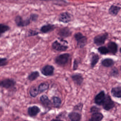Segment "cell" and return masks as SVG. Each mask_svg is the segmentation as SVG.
<instances>
[{"mask_svg": "<svg viewBox=\"0 0 121 121\" xmlns=\"http://www.w3.org/2000/svg\"><path fill=\"white\" fill-rule=\"evenodd\" d=\"M74 37L77 41V46L80 49L84 48L87 45V38L86 36L80 32L76 33L74 35Z\"/></svg>", "mask_w": 121, "mask_h": 121, "instance_id": "obj_1", "label": "cell"}, {"mask_svg": "<svg viewBox=\"0 0 121 121\" xmlns=\"http://www.w3.org/2000/svg\"><path fill=\"white\" fill-rule=\"evenodd\" d=\"M70 56V54L68 53L60 54L55 58L54 60L55 63L59 66H65L68 63Z\"/></svg>", "mask_w": 121, "mask_h": 121, "instance_id": "obj_2", "label": "cell"}, {"mask_svg": "<svg viewBox=\"0 0 121 121\" xmlns=\"http://www.w3.org/2000/svg\"><path fill=\"white\" fill-rule=\"evenodd\" d=\"M109 36V33L107 32L97 35L93 40L94 44L97 46H102L108 38Z\"/></svg>", "mask_w": 121, "mask_h": 121, "instance_id": "obj_3", "label": "cell"}, {"mask_svg": "<svg viewBox=\"0 0 121 121\" xmlns=\"http://www.w3.org/2000/svg\"><path fill=\"white\" fill-rule=\"evenodd\" d=\"M102 106L104 110L108 111L113 109L115 107L116 104L111 97L108 94H107L106 95L105 100Z\"/></svg>", "mask_w": 121, "mask_h": 121, "instance_id": "obj_4", "label": "cell"}, {"mask_svg": "<svg viewBox=\"0 0 121 121\" xmlns=\"http://www.w3.org/2000/svg\"><path fill=\"white\" fill-rule=\"evenodd\" d=\"M74 19V16L70 13L65 11L61 13L59 16L58 20L64 23H67L71 22Z\"/></svg>", "mask_w": 121, "mask_h": 121, "instance_id": "obj_5", "label": "cell"}, {"mask_svg": "<svg viewBox=\"0 0 121 121\" xmlns=\"http://www.w3.org/2000/svg\"><path fill=\"white\" fill-rule=\"evenodd\" d=\"M14 21L17 27H25L29 25L31 21L30 18L24 19L22 16L20 15H17L15 18Z\"/></svg>", "mask_w": 121, "mask_h": 121, "instance_id": "obj_6", "label": "cell"}, {"mask_svg": "<svg viewBox=\"0 0 121 121\" xmlns=\"http://www.w3.org/2000/svg\"><path fill=\"white\" fill-rule=\"evenodd\" d=\"M16 82L13 79H5L0 81V86L6 89H10L15 86Z\"/></svg>", "mask_w": 121, "mask_h": 121, "instance_id": "obj_7", "label": "cell"}, {"mask_svg": "<svg viewBox=\"0 0 121 121\" xmlns=\"http://www.w3.org/2000/svg\"><path fill=\"white\" fill-rule=\"evenodd\" d=\"M54 67L51 65H46L42 67L41 69L42 74L46 76H49L53 75L55 71Z\"/></svg>", "mask_w": 121, "mask_h": 121, "instance_id": "obj_8", "label": "cell"}, {"mask_svg": "<svg viewBox=\"0 0 121 121\" xmlns=\"http://www.w3.org/2000/svg\"><path fill=\"white\" fill-rule=\"evenodd\" d=\"M52 49L55 51L59 52H65L68 49V47L60 43L57 40H55L52 44Z\"/></svg>", "mask_w": 121, "mask_h": 121, "instance_id": "obj_9", "label": "cell"}, {"mask_svg": "<svg viewBox=\"0 0 121 121\" xmlns=\"http://www.w3.org/2000/svg\"><path fill=\"white\" fill-rule=\"evenodd\" d=\"M106 95L104 91L102 90L100 91L95 97L94 102L95 103L99 106H102L105 100Z\"/></svg>", "mask_w": 121, "mask_h": 121, "instance_id": "obj_10", "label": "cell"}, {"mask_svg": "<svg viewBox=\"0 0 121 121\" xmlns=\"http://www.w3.org/2000/svg\"><path fill=\"white\" fill-rule=\"evenodd\" d=\"M107 48L108 49L110 54L116 55L118 51V45L114 41H110L107 44Z\"/></svg>", "mask_w": 121, "mask_h": 121, "instance_id": "obj_11", "label": "cell"}, {"mask_svg": "<svg viewBox=\"0 0 121 121\" xmlns=\"http://www.w3.org/2000/svg\"><path fill=\"white\" fill-rule=\"evenodd\" d=\"M72 32L68 27H64L60 28L58 33V35L61 39L66 38L72 35Z\"/></svg>", "mask_w": 121, "mask_h": 121, "instance_id": "obj_12", "label": "cell"}, {"mask_svg": "<svg viewBox=\"0 0 121 121\" xmlns=\"http://www.w3.org/2000/svg\"><path fill=\"white\" fill-rule=\"evenodd\" d=\"M55 28V25L49 23L42 26L40 28V31L42 33H48L54 30Z\"/></svg>", "mask_w": 121, "mask_h": 121, "instance_id": "obj_13", "label": "cell"}, {"mask_svg": "<svg viewBox=\"0 0 121 121\" xmlns=\"http://www.w3.org/2000/svg\"><path fill=\"white\" fill-rule=\"evenodd\" d=\"M121 10V6L112 4L109 8L108 13L111 15L116 16L118 15Z\"/></svg>", "mask_w": 121, "mask_h": 121, "instance_id": "obj_14", "label": "cell"}, {"mask_svg": "<svg viewBox=\"0 0 121 121\" xmlns=\"http://www.w3.org/2000/svg\"><path fill=\"white\" fill-rule=\"evenodd\" d=\"M71 78L74 82L79 86L81 85L84 81V78L80 74L77 73L72 75Z\"/></svg>", "mask_w": 121, "mask_h": 121, "instance_id": "obj_15", "label": "cell"}, {"mask_svg": "<svg viewBox=\"0 0 121 121\" xmlns=\"http://www.w3.org/2000/svg\"><path fill=\"white\" fill-rule=\"evenodd\" d=\"M113 59L110 58H106L103 59L101 61V64L105 67L109 68L112 67L115 64Z\"/></svg>", "mask_w": 121, "mask_h": 121, "instance_id": "obj_16", "label": "cell"}, {"mask_svg": "<svg viewBox=\"0 0 121 121\" xmlns=\"http://www.w3.org/2000/svg\"><path fill=\"white\" fill-rule=\"evenodd\" d=\"M100 57L99 55L96 53H94L92 54L90 58V67L92 69L94 68L97 64L99 61Z\"/></svg>", "mask_w": 121, "mask_h": 121, "instance_id": "obj_17", "label": "cell"}, {"mask_svg": "<svg viewBox=\"0 0 121 121\" xmlns=\"http://www.w3.org/2000/svg\"><path fill=\"white\" fill-rule=\"evenodd\" d=\"M40 111V110L39 108L38 107L35 106L30 107L28 109V115L31 117H33L37 116Z\"/></svg>", "mask_w": 121, "mask_h": 121, "instance_id": "obj_18", "label": "cell"}, {"mask_svg": "<svg viewBox=\"0 0 121 121\" xmlns=\"http://www.w3.org/2000/svg\"><path fill=\"white\" fill-rule=\"evenodd\" d=\"M111 92L112 96L121 99V86L113 87L112 89Z\"/></svg>", "mask_w": 121, "mask_h": 121, "instance_id": "obj_19", "label": "cell"}, {"mask_svg": "<svg viewBox=\"0 0 121 121\" xmlns=\"http://www.w3.org/2000/svg\"><path fill=\"white\" fill-rule=\"evenodd\" d=\"M40 99L42 103L45 107L49 108L51 107L52 103L47 96L45 95H42L40 97Z\"/></svg>", "mask_w": 121, "mask_h": 121, "instance_id": "obj_20", "label": "cell"}, {"mask_svg": "<svg viewBox=\"0 0 121 121\" xmlns=\"http://www.w3.org/2000/svg\"><path fill=\"white\" fill-rule=\"evenodd\" d=\"M104 118V115L100 112L94 113L91 116L89 121H102Z\"/></svg>", "mask_w": 121, "mask_h": 121, "instance_id": "obj_21", "label": "cell"}, {"mask_svg": "<svg viewBox=\"0 0 121 121\" xmlns=\"http://www.w3.org/2000/svg\"><path fill=\"white\" fill-rule=\"evenodd\" d=\"M68 117L71 121H80L81 115L77 112H72L69 113Z\"/></svg>", "mask_w": 121, "mask_h": 121, "instance_id": "obj_22", "label": "cell"}, {"mask_svg": "<svg viewBox=\"0 0 121 121\" xmlns=\"http://www.w3.org/2000/svg\"><path fill=\"white\" fill-rule=\"evenodd\" d=\"M10 30V27L4 23H0V37L5 33Z\"/></svg>", "mask_w": 121, "mask_h": 121, "instance_id": "obj_23", "label": "cell"}, {"mask_svg": "<svg viewBox=\"0 0 121 121\" xmlns=\"http://www.w3.org/2000/svg\"><path fill=\"white\" fill-rule=\"evenodd\" d=\"M49 85L48 82H44L41 83L38 87L39 93L41 94L43 93L49 89Z\"/></svg>", "mask_w": 121, "mask_h": 121, "instance_id": "obj_24", "label": "cell"}, {"mask_svg": "<svg viewBox=\"0 0 121 121\" xmlns=\"http://www.w3.org/2000/svg\"><path fill=\"white\" fill-rule=\"evenodd\" d=\"M40 76L39 72L37 71L32 72L28 76V80L30 81H33L37 79Z\"/></svg>", "mask_w": 121, "mask_h": 121, "instance_id": "obj_25", "label": "cell"}, {"mask_svg": "<svg viewBox=\"0 0 121 121\" xmlns=\"http://www.w3.org/2000/svg\"><path fill=\"white\" fill-rule=\"evenodd\" d=\"M97 50L99 54L102 55H107L108 54H110L108 49L107 47L104 45L100 46L97 48Z\"/></svg>", "mask_w": 121, "mask_h": 121, "instance_id": "obj_26", "label": "cell"}, {"mask_svg": "<svg viewBox=\"0 0 121 121\" xmlns=\"http://www.w3.org/2000/svg\"><path fill=\"white\" fill-rule=\"evenodd\" d=\"M39 94L38 87H37L35 86H33L31 87L30 90V94L32 97H36Z\"/></svg>", "mask_w": 121, "mask_h": 121, "instance_id": "obj_27", "label": "cell"}, {"mask_svg": "<svg viewBox=\"0 0 121 121\" xmlns=\"http://www.w3.org/2000/svg\"><path fill=\"white\" fill-rule=\"evenodd\" d=\"M52 102L54 107L56 108L59 107L61 106L62 101L60 98L57 97H52Z\"/></svg>", "mask_w": 121, "mask_h": 121, "instance_id": "obj_28", "label": "cell"}, {"mask_svg": "<svg viewBox=\"0 0 121 121\" xmlns=\"http://www.w3.org/2000/svg\"><path fill=\"white\" fill-rule=\"evenodd\" d=\"M109 75L111 77H118L119 75L118 69L116 67H113L109 72Z\"/></svg>", "mask_w": 121, "mask_h": 121, "instance_id": "obj_29", "label": "cell"}, {"mask_svg": "<svg viewBox=\"0 0 121 121\" xmlns=\"http://www.w3.org/2000/svg\"><path fill=\"white\" fill-rule=\"evenodd\" d=\"M39 34V32H37L36 31L30 29L28 32L27 37H30L36 36L38 35Z\"/></svg>", "mask_w": 121, "mask_h": 121, "instance_id": "obj_30", "label": "cell"}, {"mask_svg": "<svg viewBox=\"0 0 121 121\" xmlns=\"http://www.w3.org/2000/svg\"><path fill=\"white\" fill-rule=\"evenodd\" d=\"M8 64V59L6 58H0V67H4Z\"/></svg>", "mask_w": 121, "mask_h": 121, "instance_id": "obj_31", "label": "cell"}, {"mask_svg": "<svg viewBox=\"0 0 121 121\" xmlns=\"http://www.w3.org/2000/svg\"><path fill=\"white\" fill-rule=\"evenodd\" d=\"M39 18L38 14L35 13H31L30 16V20L33 22H35L37 21Z\"/></svg>", "mask_w": 121, "mask_h": 121, "instance_id": "obj_32", "label": "cell"}, {"mask_svg": "<svg viewBox=\"0 0 121 121\" xmlns=\"http://www.w3.org/2000/svg\"><path fill=\"white\" fill-rule=\"evenodd\" d=\"M80 62L79 60L77 59H75L74 60L73 62V70H76L78 69Z\"/></svg>", "mask_w": 121, "mask_h": 121, "instance_id": "obj_33", "label": "cell"}, {"mask_svg": "<svg viewBox=\"0 0 121 121\" xmlns=\"http://www.w3.org/2000/svg\"><path fill=\"white\" fill-rule=\"evenodd\" d=\"M100 111V109L96 106H92L90 109V112L91 113H94L99 112Z\"/></svg>", "mask_w": 121, "mask_h": 121, "instance_id": "obj_34", "label": "cell"}, {"mask_svg": "<svg viewBox=\"0 0 121 121\" xmlns=\"http://www.w3.org/2000/svg\"><path fill=\"white\" fill-rule=\"evenodd\" d=\"M83 107V104L82 103H79L74 107V109L80 111L82 109Z\"/></svg>", "mask_w": 121, "mask_h": 121, "instance_id": "obj_35", "label": "cell"}, {"mask_svg": "<svg viewBox=\"0 0 121 121\" xmlns=\"http://www.w3.org/2000/svg\"><path fill=\"white\" fill-rule=\"evenodd\" d=\"M50 121H63L62 120L59 119H53Z\"/></svg>", "mask_w": 121, "mask_h": 121, "instance_id": "obj_36", "label": "cell"}, {"mask_svg": "<svg viewBox=\"0 0 121 121\" xmlns=\"http://www.w3.org/2000/svg\"><path fill=\"white\" fill-rule=\"evenodd\" d=\"M119 52H120V53H121V47L120 48H119Z\"/></svg>", "mask_w": 121, "mask_h": 121, "instance_id": "obj_37", "label": "cell"}, {"mask_svg": "<svg viewBox=\"0 0 121 121\" xmlns=\"http://www.w3.org/2000/svg\"></svg>", "mask_w": 121, "mask_h": 121, "instance_id": "obj_38", "label": "cell"}, {"mask_svg": "<svg viewBox=\"0 0 121 121\" xmlns=\"http://www.w3.org/2000/svg\"></svg>", "mask_w": 121, "mask_h": 121, "instance_id": "obj_39", "label": "cell"}]
</instances>
